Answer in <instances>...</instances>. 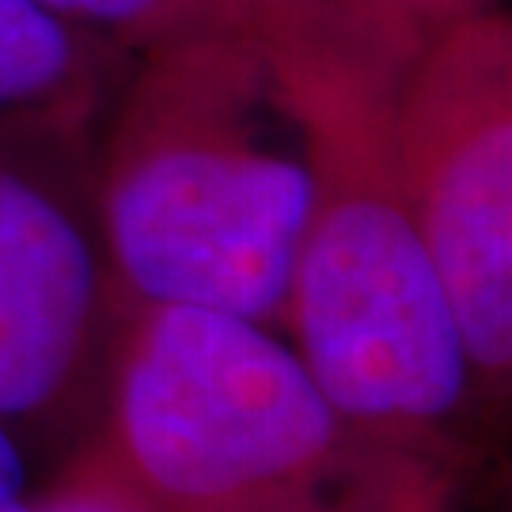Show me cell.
<instances>
[{"label":"cell","instance_id":"8fae6325","mask_svg":"<svg viewBox=\"0 0 512 512\" xmlns=\"http://www.w3.org/2000/svg\"><path fill=\"white\" fill-rule=\"evenodd\" d=\"M0 512H31V509H23L19 501H0Z\"/></svg>","mask_w":512,"mask_h":512},{"label":"cell","instance_id":"30bf717a","mask_svg":"<svg viewBox=\"0 0 512 512\" xmlns=\"http://www.w3.org/2000/svg\"><path fill=\"white\" fill-rule=\"evenodd\" d=\"M19 486H23V459L0 425V501H19Z\"/></svg>","mask_w":512,"mask_h":512},{"label":"cell","instance_id":"9c48e42d","mask_svg":"<svg viewBox=\"0 0 512 512\" xmlns=\"http://www.w3.org/2000/svg\"><path fill=\"white\" fill-rule=\"evenodd\" d=\"M42 512H164L145 494H137L118 471H92L69 482L61 494L50 497Z\"/></svg>","mask_w":512,"mask_h":512},{"label":"cell","instance_id":"7a4b0ae2","mask_svg":"<svg viewBox=\"0 0 512 512\" xmlns=\"http://www.w3.org/2000/svg\"><path fill=\"white\" fill-rule=\"evenodd\" d=\"M391 95H346L315 114L319 202L285 300L311 384L372 437L444 421L471 380L456 311L391 175Z\"/></svg>","mask_w":512,"mask_h":512},{"label":"cell","instance_id":"277c9868","mask_svg":"<svg viewBox=\"0 0 512 512\" xmlns=\"http://www.w3.org/2000/svg\"><path fill=\"white\" fill-rule=\"evenodd\" d=\"M387 160L406 213L486 380L512 365V31L475 12L433 35L387 110Z\"/></svg>","mask_w":512,"mask_h":512},{"label":"cell","instance_id":"3957f363","mask_svg":"<svg viewBox=\"0 0 512 512\" xmlns=\"http://www.w3.org/2000/svg\"><path fill=\"white\" fill-rule=\"evenodd\" d=\"M349 425L258 323L152 308L118 384L126 478L164 512H330Z\"/></svg>","mask_w":512,"mask_h":512},{"label":"cell","instance_id":"8992f818","mask_svg":"<svg viewBox=\"0 0 512 512\" xmlns=\"http://www.w3.org/2000/svg\"><path fill=\"white\" fill-rule=\"evenodd\" d=\"M80 31L160 46L183 35L266 38L289 16V0H35Z\"/></svg>","mask_w":512,"mask_h":512},{"label":"cell","instance_id":"6da1fadb","mask_svg":"<svg viewBox=\"0 0 512 512\" xmlns=\"http://www.w3.org/2000/svg\"><path fill=\"white\" fill-rule=\"evenodd\" d=\"M107 164L110 251L152 308H285L319 202L315 76L251 35L148 46Z\"/></svg>","mask_w":512,"mask_h":512},{"label":"cell","instance_id":"5b68a950","mask_svg":"<svg viewBox=\"0 0 512 512\" xmlns=\"http://www.w3.org/2000/svg\"><path fill=\"white\" fill-rule=\"evenodd\" d=\"M95 308V262L69 213L0 171V414H35L69 384Z\"/></svg>","mask_w":512,"mask_h":512},{"label":"cell","instance_id":"ba28073f","mask_svg":"<svg viewBox=\"0 0 512 512\" xmlns=\"http://www.w3.org/2000/svg\"><path fill=\"white\" fill-rule=\"evenodd\" d=\"M304 12L346 38L353 50L403 73L410 57L444 27L482 12V0H296Z\"/></svg>","mask_w":512,"mask_h":512},{"label":"cell","instance_id":"52a82bcc","mask_svg":"<svg viewBox=\"0 0 512 512\" xmlns=\"http://www.w3.org/2000/svg\"><path fill=\"white\" fill-rule=\"evenodd\" d=\"M84 38L35 0H0V110L69 92L84 76Z\"/></svg>","mask_w":512,"mask_h":512}]
</instances>
